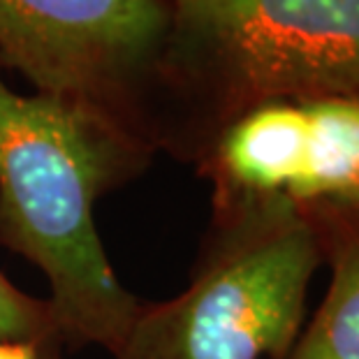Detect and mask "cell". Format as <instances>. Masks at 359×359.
I'll return each instance as SVG.
<instances>
[{
	"mask_svg": "<svg viewBox=\"0 0 359 359\" xmlns=\"http://www.w3.org/2000/svg\"><path fill=\"white\" fill-rule=\"evenodd\" d=\"M0 341L33 343L40 350L60 346L47 299L30 297L0 273Z\"/></svg>",
	"mask_w": 359,
	"mask_h": 359,
	"instance_id": "obj_7",
	"label": "cell"
},
{
	"mask_svg": "<svg viewBox=\"0 0 359 359\" xmlns=\"http://www.w3.org/2000/svg\"><path fill=\"white\" fill-rule=\"evenodd\" d=\"M211 204L188 287L142 302L114 359H287L323 266L316 223L278 197Z\"/></svg>",
	"mask_w": 359,
	"mask_h": 359,
	"instance_id": "obj_3",
	"label": "cell"
},
{
	"mask_svg": "<svg viewBox=\"0 0 359 359\" xmlns=\"http://www.w3.org/2000/svg\"><path fill=\"white\" fill-rule=\"evenodd\" d=\"M330 285L287 359H359V206L309 209Z\"/></svg>",
	"mask_w": 359,
	"mask_h": 359,
	"instance_id": "obj_6",
	"label": "cell"
},
{
	"mask_svg": "<svg viewBox=\"0 0 359 359\" xmlns=\"http://www.w3.org/2000/svg\"><path fill=\"white\" fill-rule=\"evenodd\" d=\"M0 359H42V350L33 343L0 341Z\"/></svg>",
	"mask_w": 359,
	"mask_h": 359,
	"instance_id": "obj_8",
	"label": "cell"
},
{
	"mask_svg": "<svg viewBox=\"0 0 359 359\" xmlns=\"http://www.w3.org/2000/svg\"><path fill=\"white\" fill-rule=\"evenodd\" d=\"M172 0H0V65L107 114L156 151Z\"/></svg>",
	"mask_w": 359,
	"mask_h": 359,
	"instance_id": "obj_4",
	"label": "cell"
},
{
	"mask_svg": "<svg viewBox=\"0 0 359 359\" xmlns=\"http://www.w3.org/2000/svg\"><path fill=\"white\" fill-rule=\"evenodd\" d=\"M156 154L93 107L21 95L0 77V246L44 273L65 346L114 355L140 311L104 253L95 206Z\"/></svg>",
	"mask_w": 359,
	"mask_h": 359,
	"instance_id": "obj_1",
	"label": "cell"
},
{
	"mask_svg": "<svg viewBox=\"0 0 359 359\" xmlns=\"http://www.w3.org/2000/svg\"><path fill=\"white\" fill-rule=\"evenodd\" d=\"M359 97V0H172L158 149L197 163L241 114Z\"/></svg>",
	"mask_w": 359,
	"mask_h": 359,
	"instance_id": "obj_2",
	"label": "cell"
},
{
	"mask_svg": "<svg viewBox=\"0 0 359 359\" xmlns=\"http://www.w3.org/2000/svg\"><path fill=\"white\" fill-rule=\"evenodd\" d=\"M195 165L211 200L278 197L304 211L359 206V97L259 104L220 130Z\"/></svg>",
	"mask_w": 359,
	"mask_h": 359,
	"instance_id": "obj_5",
	"label": "cell"
}]
</instances>
